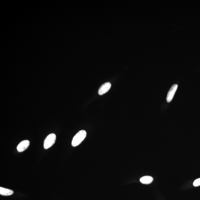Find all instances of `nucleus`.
Segmentation results:
<instances>
[{
	"instance_id": "nucleus-1",
	"label": "nucleus",
	"mask_w": 200,
	"mask_h": 200,
	"mask_svg": "<svg viewBox=\"0 0 200 200\" xmlns=\"http://www.w3.org/2000/svg\"><path fill=\"white\" fill-rule=\"evenodd\" d=\"M86 131L80 130L73 138L72 145L73 147H76L80 145L86 138Z\"/></svg>"
},
{
	"instance_id": "nucleus-2",
	"label": "nucleus",
	"mask_w": 200,
	"mask_h": 200,
	"mask_svg": "<svg viewBox=\"0 0 200 200\" xmlns=\"http://www.w3.org/2000/svg\"><path fill=\"white\" fill-rule=\"evenodd\" d=\"M56 140V136L54 133H51L45 138L44 142V148L47 149L51 148L55 143Z\"/></svg>"
},
{
	"instance_id": "nucleus-3",
	"label": "nucleus",
	"mask_w": 200,
	"mask_h": 200,
	"mask_svg": "<svg viewBox=\"0 0 200 200\" xmlns=\"http://www.w3.org/2000/svg\"><path fill=\"white\" fill-rule=\"evenodd\" d=\"M178 85L177 84H175L171 87V89L169 91L167 95V100L168 102H170L173 98V96L175 93L176 90L178 88Z\"/></svg>"
},
{
	"instance_id": "nucleus-4",
	"label": "nucleus",
	"mask_w": 200,
	"mask_h": 200,
	"mask_svg": "<svg viewBox=\"0 0 200 200\" xmlns=\"http://www.w3.org/2000/svg\"><path fill=\"white\" fill-rule=\"evenodd\" d=\"M111 87V84L110 82L105 83L100 87L98 90L99 95H102L108 92Z\"/></svg>"
},
{
	"instance_id": "nucleus-5",
	"label": "nucleus",
	"mask_w": 200,
	"mask_h": 200,
	"mask_svg": "<svg viewBox=\"0 0 200 200\" xmlns=\"http://www.w3.org/2000/svg\"><path fill=\"white\" fill-rule=\"evenodd\" d=\"M30 144L29 141L24 140L21 142L17 147V149L18 152L21 153L23 152L28 148Z\"/></svg>"
},
{
	"instance_id": "nucleus-6",
	"label": "nucleus",
	"mask_w": 200,
	"mask_h": 200,
	"mask_svg": "<svg viewBox=\"0 0 200 200\" xmlns=\"http://www.w3.org/2000/svg\"><path fill=\"white\" fill-rule=\"evenodd\" d=\"M153 180V179L152 177L149 176H144L140 178V181L141 183L144 184H149L151 183Z\"/></svg>"
},
{
	"instance_id": "nucleus-7",
	"label": "nucleus",
	"mask_w": 200,
	"mask_h": 200,
	"mask_svg": "<svg viewBox=\"0 0 200 200\" xmlns=\"http://www.w3.org/2000/svg\"><path fill=\"white\" fill-rule=\"evenodd\" d=\"M13 193V191L12 190L4 188L2 187H0V194L2 195L5 196L11 195Z\"/></svg>"
},
{
	"instance_id": "nucleus-8",
	"label": "nucleus",
	"mask_w": 200,
	"mask_h": 200,
	"mask_svg": "<svg viewBox=\"0 0 200 200\" xmlns=\"http://www.w3.org/2000/svg\"><path fill=\"white\" fill-rule=\"evenodd\" d=\"M193 186L194 187H198L200 185V178L197 179L195 180L193 182Z\"/></svg>"
}]
</instances>
